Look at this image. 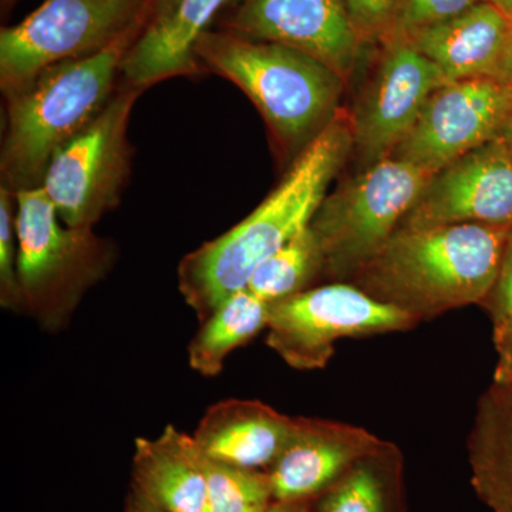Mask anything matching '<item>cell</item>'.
<instances>
[{"label": "cell", "mask_w": 512, "mask_h": 512, "mask_svg": "<svg viewBox=\"0 0 512 512\" xmlns=\"http://www.w3.org/2000/svg\"><path fill=\"white\" fill-rule=\"evenodd\" d=\"M512 225L399 228L359 272L357 284L417 319L483 305L500 274Z\"/></svg>", "instance_id": "obj_2"}, {"label": "cell", "mask_w": 512, "mask_h": 512, "mask_svg": "<svg viewBox=\"0 0 512 512\" xmlns=\"http://www.w3.org/2000/svg\"><path fill=\"white\" fill-rule=\"evenodd\" d=\"M195 53L201 67L247 94L295 158L338 116L346 80L301 50L207 30Z\"/></svg>", "instance_id": "obj_4"}, {"label": "cell", "mask_w": 512, "mask_h": 512, "mask_svg": "<svg viewBox=\"0 0 512 512\" xmlns=\"http://www.w3.org/2000/svg\"><path fill=\"white\" fill-rule=\"evenodd\" d=\"M375 74L350 119L353 147L366 167L390 157L412 131L430 94L447 82L404 37L382 43Z\"/></svg>", "instance_id": "obj_11"}, {"label": "cell", "mask_w": 512, "mask_h": 512, "mask_svg": "<svg viewBox=\"0 0 512 512\" xmlns=\"http://www.w3.org/2000/svg\"><path fill=\"white\" fill-rule=\"evenodd\" d=\"M500 357H505V359H512V350L510 352H505L503 355H498Z\"/></svg>", "instance_id": "obj_35"}, {"label": "cell", "mask_w": 512, "mask_h": 512, "mask_svg": "<svg viewBox=\"0 0 512 512\" xmlns=\"http://www.w3.org/2000/svg\"><path fill=\"white\" fill-rule=\"evenodd\" d=\"M352 148L350 120L338 114L247 218L184 256L178 288L200 322L247 289L255 269L311 225Z\"/></svg>", "instance_id": "obj_1"}, {"label": "cell", "mask_w": 512, "mask_h": 512, "mask_svg": "<svg viewBox=\"0 0 512 512\" xmlns=\"http://www.w3.org/2000/svg\"><path fill=\"white\" fill-rule=\"evenodd\" d=\"M404 39L436 64L447 82L501 79L512 46V19L487 0Z\"/></svg>", "instance_id": "obj_15"}, {"label": "cell", "mask_w": 512, "mask_h": 512, "mask_svg": "<svg viewBox=\"0 0 512 512\" xmlns=\"http://www.w3.org/2000/svg\"><path fill=\"white\" fill-rule=\"evenodd\" d=\"M345 3L362 43H383L393 36L402 0H345Z\"/></svg>", "instance_id": "obj_25"}, {"label": "cell", "mask_w": 512, "mask_h": 512, "mask_svg": "<svg viewBox=\"0 0 512 512\" xmlns=\"http://www.w3.org/2000/svg\"><path fill=\"white\" fill-rule=\"evenodd\" d=\"M433 175L390 156L326 195L311 222L323 272L332 278L356 275L400 228Z\"/></svg>", "instance_id": "obj_6"}, {"label": "cell", "mask_w": 512, "mask_h": 512, "mask_svg": "<svg viewBox=\"0 0 512 512\" xmlns=\"http://www.w3.org/2000/svg\"><path fill=\"white\" fill-rule=\"evenodd\" d=\"M154 2H156V12H158V10L167 9L168 6L173 5L177 0H154Z\"/></svg>", "instance_id": "obj_34"}, {"label": "cell", "mask_w": 512, "mask_h": 512, "mask_svg": "<svg viewBox=\"0 0 512 512\" xmlns=\"http://www.w3.org/2000/svg\"><path fill=\"white\" fill-rule=\"evenodd\" d=\"M311 512H406L399 448L386 441L313 500Z\"/></svg>", "instance_id": "obj_20"}, {"label": "cell", "mask_w": 512, "mask_h": 512, "mask_svg": "<svg viewBox=\"0 0 512 512\" xmlns=\"http://www.w3.org/2000/svg\"><path fill=\"white\" fill-rule=\"evenodd\" d=\"M137 30L92 56L47 67L25 86L5 93L2 185L15 194L42 185L57 151L113 99L117 74Z\"/></svg>", "instance_id": "obj_3"}, {"label": "cell", "mask_w": 512, "mask_h": 512, "mask_svg": "<svg viewBox=\"0 0 512 512\" xmlns=\"http://www.w3.org/2000/svg\"><path fill=\"white\" fill-rule=\"evenodd\" d=\"M498 9L503 10L508 18L512 19V0H491Z\"/></svg>", "instance_id": "obj_33"}, {"label": "cell", "mask_w": 512, "mask_h": 512, "mask_svg": "<svg viewBox=\"0 0 512 512\" xmlns=\"http://www.w3.org/2000/svg\"><path fill=\"white\" fill-rule=\"evenodd\" d=\"M229 32L293 47L348 80L363 43L345 0H242Z\"/></svg>", "instance_id": "obj_13"}, {"label": "cell", "mask_w": 512, "mask_h": 512, "mask_svg": "<svg viewBox=\"0 0 512 512\" xmlns=\"http://www.w3.org/2000/svg\"><path fill=\"white\" fill-rule=\"evenodd\" d=\"M500 138L503 140L505 148H507L508 154L512 161V110L508 114L507 120H505L503 130H501Z\"/></svg>", "instance_id": "obj_31"}, {"label": "cell", "mask_w": 512, "mask_h": 512, "mask_svg": "<svg viewBox=\"0 0 512 512\" xmlns=\"http://www.w3.org/2000/svg\"><path fill=\"white\" fill-rule=\"evenodd\" d=\"M512 225V161L500 137L430 178L400 228Z\"/></svg>", "instance_id": "obj_12"}, {"label": "cell", "mask_w": 512, "mask_h": 512, "mask_svg": "<svg viewBox=\"0 0 512 512\" xmlns=\"http://www.w3.org/2000/svg\"><path fill=\"white\" fill-rule=\"evenodd\" d=\"M293 423L258 400L229 399L207 410L192 437L212 460L266 471L288 443Z\"/></svg>", "instance_id": "obj_17"}, {"label": "cell", "mask_w": 512, "mask_h": 512, "mask_svg": "<svg viewBox=\"0 0 512 512\" xmlns=\"http://www.w3.org/2000/svg\"><path fill=\"white\" fill-rule=\"evenodd\" d=\"M15 197L23 309L43 330L59 332L84 295L109 275L117 249L93 228L63 224L42 188Z\"/></svg>", "instance_id": "obj_5"}, {"label": "cell", "mask_w": 512, "mask_h": 512, "mask_svg": "<svg viewBox=\"0 0 512 512\" xmlns=\"http://www.w3.org/2000/svg\"><path fill=\"white\" fill-rule=\"evenodd\" d=\"M494 380L511 384L512 386V359L500 357L497 367H495Z\"/></svg>", "instance_id": "obj_30"}, {"label": "cell", "mask_w": 512, "mask_h": 512, "mask_svg": "<svg viewBox=\"0 0 512 512\" xmlns=\"http://www.w3.org/2000/svg\"><path fill=\"white\" fill-rule=\"evenodd\" d=\"M384 443L362 427L298 417L284 450L266 470L276 503L316 500Z\"/></svg>", "instance_id": "obj_14"}, {"label": "cell", "mask_w": 512, "mask_h": 512, "mask_svg": "<svg viewBox=\"0 0 512 512\" xmlns=\"http://www.w3.org/2000/svg\"><path fill=\"white\" fill-rule=\"evenodd\" d=\"M269 305L248 289L222 303L188 346L191 369L205 377L220 375L225 359L235 349L247 345L268 325Z\"/></svg>", "instance_id": "obj_21"}, {"label": "cell", "mask_w": 512, "mask_h": 512, "mask_svg": "<svg viewBox=\"0 0 512 512\" xmlns=\"http://www.w3.org/2000/svg\"><path fill=\"white\" fill-rule=\"evenodd\" d=\"M501 79L507 80V82L512 83V46L510 52H508L507 59H505L503 67V76H501Z\"/></svg>", "instance_id": "obj_32"}, {"label": "cell", "mask_w": 512, "mask_h": 512, "mask_svg": "<svg viewBox=\"0 0 512 512\" xmlns=\"http://www.w3.org/2000/svg\"><path fill=\"white\" fill-rule=\"evenodd\" d=\"M483 305L490 311L498 355L512 350V232L493 291Z\"/></svg>", "instance_id": "obj_27"}, {"label": "cell", "mask_w": 512, "mask_h": 512, "mask_svg": "<svg viewBox=\"0 0 512 512\" xmlns=\"http://www.w3.org/2000/svg\"><path fill=\"white\" fill-rule=\"evenodd\" d=\"M471 484L494 512H512V386L497 382L477 404L468 439Z\"/></svg>", "instance_id": "obj_19"}, {"label": "cell", "mask_w": 512, "mask_h": 512, "mask_svg": "<svg viewBox=\"0 0 512 512\" xmlns=\"http://www.w3.org/2000/svg\"><path fill=\"white\" fill-rule=\"evenodd\" d=\"M204 473L207 481L205 512H266L276 503L265 470L232 466L204 454Z\"/></svg>", "instance_id": "obj_23"}, {"label": "cell", "mask_w": 512, "mask_h": 512, "mask_svg": "<svg viewBox=\"0 0 512 512\" xmlns=\"http://www.w3.org/2000/svg\"><path fill=\"white\" fill-rule=\"evenodd\" d=\"M512 110V83L497 77L441 83L392 156L431 174L500 137Z\"/></svg>", "instance_id": "obj_10"}, {"label": "cell", "mask_w": 512, "mask_h": 512, "mask_svg": "<svg viewBox=\"0 0 512 512\" xmlns=\"http://www.w3.org/2000/svg\"><path fill=\"white\" fill-rule=\"evenodd\" d=\"M131 485L167 512L207 511L204 454L174 426L157 439L136 440Z\"/></svg>", "instance_id": "obj_18"}, {"label": "cell", "mask_w": 512, "mask_h": 512, "mask_svg": "<svg viewBox=\"0 0 512 512\" xmlns=\"http://www.w3.org/2000/svg\"><path fill=\"white\" fill-rule=\"evenodd\" d=\"M124 512H167L158 507L153 501L148 500L146 495L140 493L137 488L131 485L126 501V511Z\"/></svg>", "instance_id": "obj_28"}, {"label": "cell", "mask_w": 512, "mask_h": 512, "mask_svg": "<svg viewBox=\"0 0 512 512\" xmlns=\"http://www.w3.org/2000/svg\"><path fill=\"white\" fill-rule=\"evenodd\" d=\"M153 0H45L0 32L3 94L25 86L47 67L82 59L140 28Z\"/></svg>", "instance_id": "obj_7"}, {"label": "cell", "mask_w": 512, "mask_h": 512, "mask_svg": "<svg viewBox=\"0 0 512 512\" xmlns=\"http://www.w3.org/2000/svg\"><path fill=\"white\" fill-rule=\"evenodd\" d=\"M232 0H177L156 18L124 56L121 74L126 83L146 90L177 76L201 72L197 49L201 36L217 13Z\"/></svg>", "instance_id": "obj_16"}, {"label": "cell", "mask_w": 512, "mask_h": 512, "mask_svg": "<svg viewBox=\"0 0 512 512\" xmlns=\"http://www.w3.org/2000/svg\"><path fill=\"white\" fill-rule=\"evenodd\" d=\"M18 259L15 192L2 185L0 187V305L12 311L23 309Z\"/></svg>", "instance_id": "obj_24"}, {"label": "cell", "mask_w": 512, "mask_h": 512, "mask_svg": "<svg viewBox=\"0 0 512 512\" xmlns=\"http://www.w3.org/2000/svg\"><path fill=\"white\" fill-rule=\"evenodd\" d=\"M481 2L487 0H402L392 37H410Z\"/></svg>", "instance_id": "obj_26"}, {"label": "cell", "mask_w": 512, "mask_h": 512, "mask_svg": "<svg viewBox=\"0 0 512 512\" xmlns=\"http://www.w3.org/2000/svg\"><path fill=\"white\" fill-rule=\"evenodd\" d=\"M143 92L126 83L99 117L50 161L40 188L63 224L93 228L120 204L131 168L128 123Z\"/></svg>", "instance_id": "obj_8"}, {"label": "cell", "mask_w": 512, "mask_h": 512, "mask_svg": "<svg viewBox=\"0 0 512 512\" xmlns=\"http://www.w3.org/2000/svg\"><path fill=\"white\" fill-rule=\"evenodd\" d=\"M410 313L346 284L311 288L269 308L266 345L293 369H323L342 338L409 330Z\"/></svg>", "instance_id": "obj_9"}, {"label": "cell", "mask_w": 512, "mask_h": 512, "mask_svg": "<svg viewBox=\"0 0 512 512\" xmlns=\"http://www.w3.org/2000/svg\"><path fill=\"white\" fill-rule=\"evenodd\" d=\"M320 272L322 249L309 225L255 269L247 289L272 305L311 289Z\"/></svg>", "instance_id": "obj_22"}, {"label": "cell", "mask_w": 512, "mask_h": 512, "mask_svg": "<svg viewBox=\"0 0 512 512\" xmlns=\"http://www.w3.org/2000/svg\"><path fill=\"white\" fill-rule=\"evenodd\" d=\"M312 501H296V503H275L266 512H311Z\"/></svg>", "instance_id": "obj_29"}]
</instances>
